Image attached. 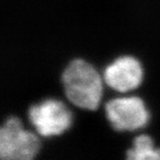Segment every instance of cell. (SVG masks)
<instances>
[{"label": "cell", "mask_w": 160, "mask_h": 160, "mask_svg": "<svg viewBox=\"0 0 160 160\" xmlns=\"http://www.w3.org/2000/svg\"><path fill=\"white\" fill-rule=\"evenodd\" d=\"M28 120L42 137L59 136L72 127V114L63 101L45 98L29 107Z\"/></svg>", "instance_id": "3957f363"}, {"label": "cell", "mask_w": 160, "mask_h": 160, "mask_svg": "<svg viewBox=\"0 0 160 160\" xmlns=\"http://www.w3.org/2000/svg\"><path fill=\"white\" fill-rule=\"evenodd\" d=\"M127 160H160V148L154 147L151 136L139 135L134 138L133 147L128 151Z\"/></svg>", "instance_id": "8992f818"}, {"label": "cell", "mask_w": 160, "mask_h": 160, "mask_svg": "<svg viewBox=\"0 0 160 160\" xmlns=\"http://www.w3.org/2000/svg\"><path fill=\"white\" fill-rule=\"evenodd\" d=\"M40 148L37 134L25 129L19 118L5 120L0 128V160H34Z\"/></svg>", "instance_id": "7a4b0ae2"}, {"label": "cell", "mask_w": 160, "mask_h": 160, "mask_svg": "<svg viewBox=\"0 0 160 160\" xmlns=\"http://www.w3.org/2000/svg\"><path fill=\"white\" fill-rule=\"evenodd\" d=\"M103 78L96 67L82 58H74L63 68L61 83L67 99L74 106L94 111L103 95Z\"/></svg>", "instance_id": "6da1fadb"}, {"label": "cell", "mask_w": 160, "mask_h": 160, "mask_svg": "<svg viewBox=\"0 0 160 160\" xmlns=\"http://www.w3.org/2000/svg\"><path fill=\"white\" fill-rule=\"evenodd\" d=\"M144 68L138 58L121 55L103 68L102 78L107 87L118 93H128L138 89L144 80Z\"/></svg>", "instance_id": "5b68a950"}, {"label": "cell", "mask_w": 160, "mask_h": 160, "mask_svg": "<svg viewBox=\"0 0 160 160\" xmlns=\"http://www.w3.org/2000/svg\"><path fill=\"white\" fill-rule=\"evenodd\" d=\"M111 127L117 131H135L150 122L145 101L136 96H124L109 99L104 106Z\"/></svg>", "instance_id": "277c9868"}]
</instances>
